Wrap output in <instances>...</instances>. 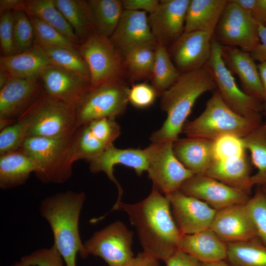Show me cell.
<instances>
[{
  "mask_svg": "<svg viewBox=\"0 0 266 266\" xmlns=\"http://www.w3.org/2000/svg\"><path fill=\"white\" fill-rule=\"evenodd\" d=\"M125 211L133 226L143 251L164 262L177 249L181 233L173 218L169 201L153 186L149 195L133 204L120 201L109 212Z\"/></svg>",
  "mask_w": 266,
  "mask_h": 266,
  "instance_id": "6da1fadb",
  "label": "cell"
},
{
  "mask_svg": "<svg viewBox=\"0 0 266 266\" xmlns=\"http://www.w3.org/2000/svg\"><path fill=\"white\" fill-rule=\"evenodd\" d=\"M215 89V84L205 67L181 74L160 96L161 108L166 112V118L162 127L150 136L152 143L174 142L179 138L197 99Z\"/></svg>",
  "mask_w": 266,
  "mask_h": 266,
  "instance_id": "7a4b0ae2",
  "label": "cell"
},
{
  "mask_svg": "<svg viewBox=\"0 0 266 266\" xmlns=\"http://www.w3.org/2000/svg\"><path fill=\"white\" fill-rule=\"evenodd\" d=\"M85 198L84 192L68 191L46 198L40 205V212L52 230L54 245L66 266H76L78 254L83 258L88 256L79 231Z\"/></svg>",
  "mask_w": 266,
  "mask_h": 266,
  "instance_id": "3957f363",
  "label": "cell"
},
{
  "mask_svg": "<svg viewBox=\"0 0 266 266\" xmlns=\"http://www.w3.org/2000/svg\"><path fill=\"white\" fill-rule=\"evenodd\" d=\"M263 122L262 117H243L230 108L216 90L207 100L203 112L187 121L182 133L187 137L212 141L226 135L245 137Z\"/></svg>",
  "mask_w": 266,
  "mask_h": 266,
  "instance_id": "277c9868",
  "label": "cell"
},
{
  "mask_svg": "<svg viewBox=\"0 0 266 266\" xmlns=\"http://www.w3.org/2000/svg\"><path fill=\"white\" fill-rule=\"evenodd\" d=\"M23 115L29 122L27 138H67L77 130L75 105L52 97L45 90Z\"/></svg>",
  "mask_w": 266,
  "mask_h": 266,
  "instance_id": "5b68a950",
  "label": "cell"
},
{
  "mask_svg": "<svg viewBox=\"0 0 266 266\" xmlns=\"http://www.w3.org/2000/svg\"><path fill=\"white\" fill-rule=\"evenodd\" d=\"M78 50L87 65L91 87L125 80L123 57L109 37L93 31Z\"/></svg>",
  "mask_w": 266,
  "mask_h": 266,
  "instance_id": "8992f818",
  "label": "cell"
},
{
  "mask_svg": "<svg viewBox=\"0 0 266 266\" xmlns=\"http://www.w3.org/2000/svg\"><path fill=\"white\" fill-rule=\"evenodd\" d=\"M129 89L125 80L91 87L75 105L77 129L93 120L123 113L129 103Z\"/></svg>",
  "mask_w": 266,
  "mask_h": 266,
  "instance_id": "52a82bcc",
  "label": "cell"
},
{
  "mask_svg": "<svg viewBox=\"0 0 266 266\" xmlns=\"http://www.w3.org/2000/svg\"><path fill=\"white\" fill-rule=\"evenodd\" d=\"M72 136L61 138L32 136L25 140L21 148L36 163L39 170L36 175L41 181L62 183L69 179L72 169L66 160Z\"/></svg>",
  "mask_w": 266,
  "mask_h": 266,
  "instance_id": "ba28073f",
  "label": "cell"
},
{
  "mask_svg": "<svg viewBox=\"0 0 266 266\" xmlns=\"http://www.w3.org/2000/svg\"><path fill=\"white\" fill-rule=\"evenodd\" d=\"M221 49L222 45L213 36L210 56L204 67L210 73L216 90L226 104L237 114L250 118L261 116L262 102L239 88L223 60Z\"/></svg>",
  "mask_w": 266,
  "mask_h": 266,
  "instance_id": "9c48e42d",
  "label": "cell"
},
{
  "mask_svg": "<svg viewBox=\"0 0 266 266\" xmlns=\"http://www.w3.org/2000/svg\"><path fill=\"white\" fill-rule=\"evenodd\" d=\"M173 143H152L146 148L148 177L153 182V186L165 196L179 190L183 183L194 175L176 157Z\"/></svg>",
  "mask_w": 266,
  "mask_h": 266,
  "instance_id": "30bf717a",
  "label": "cell"
},
{
  "mask_svg": "<svg viewBox=\"0 0 266 266\" xmlns=\"http://www.w3.org/2000/svg\"><path fill=\"white\" fill-rule=\"evenodd\" d=\"M213 36L222 45L249 53L260 42L258 24L233 0H228Z\"/></svg>",
  "mask_w": 266,
  "mask_h": 266,
  "instance_id": "8fae6325",
  "label": "cell"
},
{
  "mask_svg": "<svg viewBox=\"0 0 266 266\" xmlns=\"http://www.w3.org/2000/svg\"><path fill=\"white\" fill-rule=\"evenodd\" d=\"M133 233L116 221L95 233L84 243L89 255L99 257L109 266H121L132 259Z\"/></svg>",
  "mask_w": 266,
  "mask_h": 266,
  "instance_id": "7c38bea8",
  "label": "cell"
},
{
  "mask_svg": "<svg viewBox=\"0 0 266 266\" xmlns=\"http://www.w3.org/2000/svg\"><path fill=\"white\" fill-rule=\"evenodd\" d=\"M44 91L40 78L11 77L0 89V130L16 122Z\"/></svg>",
  "mask_w": 266,
  "mask_h": 266,
  "instance_id": "4fadbf2b",
  "label": "cell"
},
{
  "mask_svg": "<svg viewBox=\"0 0 266 266\" xmlns=\"http://www.w3.org/2000/svg\"><path fill=\"white\" fill-rule=\"evenodd\" d=\"M179 190L205 202L216 211L245 203L250 198L248 193L205 174L193 175Z\"/></svg>",
  "mask_w": 266,
  "mask_h": 266,
  "instance_id": "5bb4252c",
  "label": "cell"
},
{
  "mask_svg": "<svg viewBox=\"0 0 266 266\" xmlns=\"http://www.w3.org/2000/svg\"><path fill=\"white\" fill-rule=\"evenodd\" d=\"M166 196L182 234H193L210 228L217 211L206 203L180 190Z\"/></svg>",
  "mask_w": 266,
  "mask_h": 266,
  "instance_id": "9a60e30c",
  "label": "cell"
},
{
  "mask_svg": "<svg viewBox=\"0 0 266 266\" xmlns=\"http://www.w3.org/2000/svg\"><path fill=\"white\" fill-rule=\"evenodd\" d=\"M213 35L201 31L184 32L168 49L181 74L204 67L208 61Z\"/></svg>",
  "mask_w": 266,
  "mask_h": 266,
  "instance_id": "2e32d148",
  "label": "cell"
},
{
  "mask_svg": "<svg viewBox=\"0 0 266 266\" xmlns=\"http://www.w3.org/2000/svg\"><path fill=\"white\" fill-rule=\"evenodd\" d=\"M123 57L144 47H155L157 41L145 11L124 10L118 24L109 37Z\"/></svg>",
  "mask_w": 266,
  "mask_h": 266,
  "instance_id": "e0dca14e",
  "label": "cell"
},
{
  "mask_svg": "<svg viewBox=\"0 0 266 266\" xmlns=\"http://www.w3.org/2000/svg\"><path fill=\"white\" fill-rule=\"evenodd\" d=\"M190 2L161 0L155 10L149 14V24L157 42L170 46L182 34Z\"/></svg>",
  "mask_w": 266,
  "mask_h": 266,
  "instance_id": "ac0fdd59",
  "label": "cell"
},
{
  "mask_svg": "<svg viewBox=\"0 0 266 266\" xmlns=\"http://www.w3.org/2000/svg\"><path fill=\"white\" fill-rule=\"evenodd\" d=\"M89 162L91 172H104L117 186L118 195L115 203L121 201L123 190L114 175V166L122 165L129 167L140 176L144 171H147L148 165L146 148L120 149L115 147L114 144L107 147L100 155Z\"/></svg>",
  "mask_w": 266,
  "mask_h": 266,
  "instance_id": "d6986e66",
  "label": "cell"
},
{
  "mask_svg": "<svg viewBox=\"0 0 266 266\" xmlns=\"http://www.w3.org/2000/svg\"><path fill=\"white\" fill-rule=\"evenodd\" d=\"M210 229L227 244L258 238L245 203L217 211Z\"/></svg>",
  "mask_w": 266,
  "mask_h": 266,
  "instance_id": "ffe728a7",
  "label": "cell"
},
{
  "mask_svg": "<svg viewBox=\"0 0 266 266\" xmlns=\"http://www.w3.org/2000/svg\"><path fill=\"white\" fill-rule=\"evenodd\" d=\"M40 78L45 91L49 95L74 105L91 87L88 79L55 65L46 68Z\"/></svg>",
  "mask_w": 266,
  "mask_h": 266,
  "instance_id": "44dd1931",
  "label": "cell"
},
{
  "mask_svg": "<svg viewBox=\"0 0 266 266\" xmlns=\"http://www.w3.org/2000/svg\"><path fill=\"white\" fill-rule=\"evenodd\" d=\"M221 54L227 67L238 77L243 91L262 102L261 77L258 66L250 53L236 47L222 45Z\"/></svg>",
  "mask_w": 266,
  "mask_h": 266,
  "instance_id": "7402d4cb",
  "label": "cell"
},
{
  "mask_svg": "<svg viewBox=\"0 0 266 266\" xmlns=\"http://www.w3.org/2000/svg\"><path fill=\"white\" fill-rule=\"evenodd\" d=\"M178 249L194 257L202 263L226 260L227 244L210 229L190 234H181Z\"/></svg>",
  "mask_w": 266,
  "mask_h": 266,
  "instance_id": "603a6c76",
  "label": "cell"
},
{
  "mask_svg": "<svg viewBox=\"0 0 266 266\" xmlns=\"http://www.w3.org/2000/svg\"><path fill=\"white\" fill-rule=\"evenodd\" d=\"M214 141L187 137L173 143L174 153L179 161L194 174H205L213 160Z\"/></svg>",
  "mask_w": 266,
  "mask_h": 266,
  "instance_id": "cb8c5ba5",
  "label": "cell"
},
{
  "mask_svg": "<svg viewBox=\"0 0 266 266\" xmlns=\"http://www.w3.org/2000/svg\"><path fill=\"white\" fill-rule=\"evenodd\" d=\"M205 175L249 193L251 165L246 154L223 160L213 159Z\"/></svg>",
  "mask_w": 266,
  "mask_h": 266,
  "instance_id": "d4e9b609",
  "label": "cell"
},
{
  "mask_svg": "<svg viewBox=\"0 0 266 266\" xmlns=\"http://www.w3.org/2000/svg\"><path fill=\"white\" fill-rule=\"evenodd\" d=\"M52 65L43 51L35 45L23 52L0 58V69L12 77L22 79L40 78L43 71Z\"/></svg>",
  "mask_w": 266,
  "mask_h": 266,
  "instance_id": "484cf974",
  "label": "cell"
},
{
  "mask_svg": "<svg viewBox=\"0 0 266 266\" xmlns=\"http://www.w3.org/2000/svg\"><path fill=\"white\" fill-rule=\"evenodd\" d=\"M38 170L35 162L22 148L0 155V187L8 189L21 185Z\"/></svg>",
  "mask_w": 266,
  "mask_h": 266,
  "instance_id": "4316f807",
  "label": "cell"
},
{
  "mask_svg": "<svg viewBox=\"0 0 266 266\" xmlns=\"http://www.w3.org/2000/svg\"><path fill=\"white\" fill-rule=\"evenodd\" d=\"M228 0H190L184 32L201 31L213 34Z\"/></svg>",
  "mask_w": 266,
  "mask_h": 266,
  "instance_id": "83f0119b",
  "label": "cell"
},
{
  "mask_svg": "<svg viewBox=\"0 0 266 266\" xmlns=\"http://www.w3.org/2000/svg\"><path fill=\"white\" fill-rule=\"evenodd\" d=\"M93 31L110 37L116 29L124 10L122 0H89Z\"/></svg>",
  "mask_w": 266,
  "mask_h": 266,
  "instance_id": "f1b7e54d",
  "label": "cell"
},
{
  "mask_svg": "<svg viewBox=\"0 0 266 266\" xmlns=\"http://www.w3.org/2000/svg\"><path fill=\"white\" fill-rule=\"evenodd\" d=\"M24 10L29 16L52 26L75 44H81L70 25L55 6L54 0H26Z\"/></svg>",
  "mask_w": 266,
  "mask_h": 266,
  "instance_id": "f546056e",
  "label": "cell"
},
{
  "mask_svg": "<svg viewBox=\"0 0 266 266\" xmlns=\"http://www.w3.org/2000/svg\"><path fill=\"white\" fill-rule=\"evenodd\" d=\"M56 7L73 30L81 43L93 31L87 0H54Z\"/></svg>",
  "mask_w": 266,
  "mask_h": 266,
  "instance_id": "4dcf8cb0",
  "label": "cell"
},
{
  "mask_svg": "<svg viewBox=\"0 0 266 266\" xmlns=\"http://www.w3.org/2000/svg\"><path fill=\"white\" fill-rule=\"evenodd\" d=\"M108 146L96 138L86 125L78 128L73 134L66 155V164L72 169L73 164L79 160L89 162L100 155Z\"/></svg>",
  "mask_w": 266,
  "mask_h": 266,
  "instance_id": "1f68e13d",
  "label": "cell"
},
{
  "mask_svg": "<svg viewBox=\"0 0 266 266\" xmlns=\"http://www.w3.org/2000/svg\"><path fill=\"white\" fill-rule=\"evenodd\" d=\"M242 139L250 153L251 161L257 169L251 176V185L262 186L266 183V122H262Z\"/></svg>",
  "mask_w": 266,
  "mask_h": 266,
  "instance_id": "d6a6232c",
  "label": "cell"
},
{
  "mask_svg": "<svg viewBox=\"0 0 266 266\" xmlns=\"http://www.w3.org/2000/svg\"><path fill=\"white\" fill-rule=\"evenodd\" d=\"M226 260L232 266H266V246L258 238L228 243Z\"/></svg>",
  "mask_w": 266,
  "mask_h": 266,
  "instance_id": "836d02e7",
  "label": "cell"
},
{
  "mask_svg": "<svg viewBox=\"0 0 266 266\" xmlns=\"http://www.w3.org/2000/svg\"><path fill=\"white\" fill-rule=\"evenodd\" d=\"M155 62L151 77V83L158 96L171 86L178 79L180 73L172 62L164 44L157 42L155 50Z\"/></svg>",
  "mask_w": 266,
  "mask_h": 266,
  "instance_id": "e575fe53",
  "label": "cell"
},
{
  "mask_svg": "<svg viewBox=\"0 0 266 266\" xmlns=\"http://www.w3.org/2000/svg\"><path fill=\"white\" fill-rule=\"evenodd\" d=\"M36 46L43 51L53 65L74 72L90 81L87 65L78 48Z\"/></svg>",
  "mask_w": 266,
  "mask_h": 266,
  "instance_id": "d590c367",
  "label": "cell"
},
{
  "mask_svg": "<svg viewBox=\"0 0 266 266\" xmlns=\"http://www.w3.org/2000/svg\"><path fill=\"white\" fill-rule=\"evenodd\" d=\"M155 48H139L123 57L127 77L132 81L151 78L155 62Z\"/></svg>",
  "mask_w": 266,
  "mask_h": 266,
  "instance_id": "8d00e7d4",
  "label": "cell"
},
{
  "mask_svg": "<svg viewBox=\"0 0 266 266\" xmlns=\"http://www.w3.org/2000/svg\"><path fill=\"white\" fill-rule=\"evenodd\" d=\"M29 16L33 29V44L45 47L78 48L79 45L74 43L52 26L37 18Z\"/></svg>",
  "mask_w": 266,
  "mask_h": 266,
  "instance_id": "74e56055",
  "label": "cell"
},
{
  "mask_svg": "<svg viewBox=\"0 0 266 266\" xmlns=\"http://www.w3.org/2000/svg\"><path fill=\"white\" fill-rule=\"evenodd\" d=\"M29 122L23 115L12 124L0 130V155L21 148L27 138Z\"/></svg>",
  "mask_w": 266,
  "mask_h": 266,
  "instance_id": "f35d334b",
  "label": "cell"
},
{
  "mask_svg": "<svg viewBox=\"0 0 266 266\" xmlns=\"http://www.w3.org/2000/svg\"><path fill=\"white\" fill-rule=\"evenodd\" d=\"M13 33L17 53L23 52L33 46V29L30 17L24 10L14 12Z\"/></svg>",
  "mask_w": 266,
  "mask_h": 266,
  "instance_id": "ab89813d",
  "label": "cell"
},
{
  "mask_svg": "<svg viewBox=\"0 0 266 266\" xmlns=\"http://www.w3.org/2000/svg\"><path fill=\"white\" fill-rule=\"evenodd\" d=\"M245 204L258 239L266 246V195L261 188H258Z\"/></svg>",
  "mask_w": 266,
  "mask_h": 266,
  "instance_id": "60d3db41",
  "label": "cell"
},
{
  "mask_svg": "<svg viewBox=\"0 0 266 266\" xmlns=\"http://www.w3.org/2000/svg\"><path fill=\"white\" fill-rule=\"evenodd\" d=\"M91 133L106 146L113 144L121 134V128L115 117H104L85 124Z\"/></svg>",
  "mask_w": 266,
  "mask_h": 266,
  "instance_id": "b9f144b4",
  "label": "cell"
},
{
  "mask_svg": "<svg viewBox=\"0 0 266 266\" xmlns=\"http://www.w3.org/2000/svg\"><path fill=\"white\" fill-rule=\"evenodd\" d=\"M242 138L233 135L222 136L213 143V159L223 160L246 154Z\"/></svg>",
  "mask_w": 266,
  "mask_h": 266,
  "instance_id": "7bdbcfd3",
  "label": "cell"
},
{
  "mask_svg": "<svg viewBox=\"0 0 266 266\" xmlns=\"http://www.w3.org/2000/svg\"><path fill=\"white\" fill-rule=\"evenodd\" d=\"M19 262L25 266H66L62 256L54 244L49 248H40L23 256Z\"/></svg>",
  "mask_w": 266,
  "mask_h": 266,
  "instance_id": "ee69618b",
  "label": "cell"
},
{
  "mask_svg": "<svg viewBox=\"0 0 266 266\" xmlns=\"http://www.w3.org/2000/svg\"><path fill=\"white\" fill-rule=\"evenodd\" d=\"M158 96L152 85L145 82L132 85L128 93V100L134 107L144 109L151 106Z\"/></svg>",
  "mask_w": 266,
  "mask_h": 266,
  "instance_id": "f6af8a7d",
  "label": "cell"
},
{
  "mask_svg": "<svg viewBox=\"0 0 266 266\" xmlns=\"http://www.w3.org/2000/svg\"><path fill=\"white\" fill-rule=\"evenodd\" d=\"M13 12H7L0 15V45L2 56L17 54L13 33Z\"/></svg>",
  "mask_w": 266,
  "mask_h": 266,
  "instance_id": "bcb514c9",
  "label": "cell"
},
{
  "mask_svg": "<svg viewBox=\"0 0 266 266\" xmlns=\"http://www.w3.org/2000/svg\"><path fill=\"white\" fill-rule=\"evenodd\" d=\"M166 266H203V263L192 255L177 249L165 262Z\"/></svg>",
  "mask_w": 266,
  "mask_h": 266,
  "instance_id": "7dc6e473",
  "label": "cell"
},
{
  "mask_svg": "<svg viewBox=\"0 0 266 266\" xmlns=\"http://www.w3.org/2000/svg\"><path fill=\"white\" fill-rule=\"evenodd\" d=\"M158 0H122L125 10L145 11L147 13L153 12L158 6Z\"/></svg>",
  "mask_w": 266,
  "mask_h": 266,
  "instance_id": "c3c4849f",
  "label": "cell"
},
{
  "mask_svg": "<svg viewBox=\"0 0 266 266\" xmlns=\"http://www.w3.org/2000/svg\"><path fill=\"white\" fill-rule=\"evenodd\" d=\"M260 43L250 53L254 61L266 62V26L258 25Z\"/></svg>",
  "mask_w": 266,
  "mask_h": 266,
  "instance_id": "681fc988",
  "label": "cell"
},
{
  "mask_svg": "<svg viewBox=\"0 0 266 266\" xmlns=\"http://www.w3.org/2000/svg\"><path fill=\"white\" fill-rule=\"evenodd\" d=\"M121 266H161L159 260L144 252L139 253L129 262Z\"/></svg>",
  "mask_w": 266,
  "mask_h": 266,
  "instance_id": "f907efd6",
  "label": "cell"
},
{
  "mask_svg": "<svg viewBox=\"0 0 266 266\" xmlns=\"http://www.w3.org/2000/svg\"><path fill=\"white\" fill-rule=\"evenodd\" d=\"M252 17L258 25L266 26V0H257Z\"/></svg>",
  "mask_w": 266,
  "mask_h": 266,
  "instance_id": "816d5d0a",
  "label": "cell"
},
{
  "mask_svg": "<svg viewBox=\"0 0 266 266\" xmlns=\"http://www.w3.org/2000/svg\"><path fill=\"white\" fill-rule=\"evenodd\" d=\"M25 2L24 0H0V14L1 15L7 12L24 10Z\"/></svg>",
  "mask_w": 266,
  "mask_h": 266,
  "instance_id": "f5cc1de1",
  "label": "cell"
},
{
  "mask_svg": "<svg viewBox=\"0 0 266 266\" xmlns=\"http://www.w3.org/2000/svg\"><path fill=\"white\" fill-rule=\"evenodd\" d=\"M258 67L263 86V94L262 100L263 112L266 115V62L260 63Z\"/></svg>",
  "mask_w": 266,
  "mask_h": 266,
  "instance_id": "db71d44e",
  "label": "cell"
},
{
  "mask_svg": "<svg viewBox=\"0 0 266 266\" xmlns=\"http://www.w3.org/2000/svg\"><path fill=\"white\" fill-rule=\"evenodd\" d=\"M240 8L252 17L257 0H233Z\"/></svg>",
  "mask_w": 266,
  "mask_h": 266,
  "instance_id": "11a10c76",
  "label": "cell"
},
{
  "mask_svg": "<svg viewBox=\"0 0 266 266\" xmlns=\"http://www.w3.org/2000/svg\"><path fill=\"white\" fill-rule=\"evenodd\" d=\"M11 77L6 71L0 69V89L7 83Z\"/></svg>",
  "mask_w": 266,
  "mask_h": 266,
  "instance_id": "9f6ffc18",
  "label": "cell"
},
{
  "mask_svg": "<svg viewBox=\"0 0 266 266\" xmlns=\"http://www.w3.org/2000/svg\"><path fill=\"white\" fill-rule=\"evenodd\" d=\"M203 266H232L226 260L203 263Z\"/></svg>",
  "mask_w": 266,
  "mask_h": 266,
  "instance_id": "6f0895ef",
  "label": "cell"
},
{
  "mask_svg": "<svg viewBox=\"0 0 266 266\" xmlns=\"http://www.w3.org/2000/svg\"><path fill=\"white\" fill-rule=\"evenodd\" d=\"M260 188L266 195V183L262 186H261Z\"/></svg>",
  "mask_w": 266,
  "mask_h": 266,
  "instance_id": "680465c9",
  "label": "cell"
},
{
  "mask_svg": "<svg viewBox=\"0 0 266 266\" xmlns=\"http://www.w3.org/2000/svg\"><path fill=\"white\" fill-rule=\"evenodd\" d=\"M11 266H25L21 264L19 262L14 264Z\"/></svg>",
  "mask_w": 266,
  "mask_h": 266,
  "instance_id": "91938a15",
  "label": "cell"
}]
</instances>
